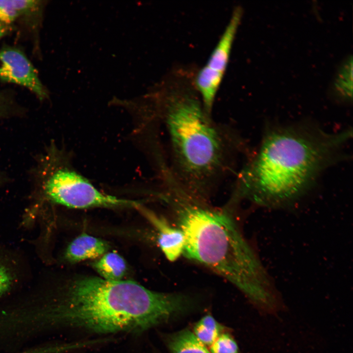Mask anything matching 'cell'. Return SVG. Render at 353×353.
<instances>
[{"label":"cell","instance_id":"6da1fadb","mask_svg":"<svg viewBox=\"0 0 353 353\" xmlns=\"http://www.w3.org/2000/svg\"><path fill=\"white\" fill-rule=\"evenodd\" d=\"M187 297L151 290L131 280L85 277L74 281L58 302L36 310L40 327L98 334L141 333L188 309Z\"/></svg>","mask_w":353,"mask_h":353},{"label":"cell","instance_id":"7a4b0ae2","mask_svg":"<svg viewBox=\"0 0 353 353\" xmlns=\"http://www.w3.org/2000/svg\"><path fill=\"white\" fill-rule=\"evenodd\" d=\"M351 134L349 130L329 133L305 126L271 127L239 173L234 197L266 205L297 198L335 161Z\"/></svg>","mask_w":353,"mask_h":353},{"label":"cell","instance_id":"3957f363","mask_svg":"<svg viewBox=\"0 0 353 353\" xmlns=\"http://www.w3.org/2000/svg\"><path fill=\"white\" fill-rule=\"evenodd\" d=\"M211 118L202 102L187 94L168 97L161 116L169 143L166 170L181 189L207 200L232 172L243 149L234 133Z\"/></svg>","mask_w":353,"mask_h":353},{"label":"cell","instance_id":"277c9868","mask_svg":"<svg viewBox=\"0 0 353 353\" xmlns=\"http://www.w3.org/2000/svg\"><path fill=\"white\" fill-rule=\"evenodd\" d=\"M165 188L160 198L184 234L183 255L226 278L255 302L261 289L254 278L253 259L229 211L175 183Z\"/></svg>","mask_w":353,"mask_h":353},{"label":"cell","instance_id":"5b68a950","mask_svg":"<svg viewBox=\"0 0 353 353\" xmlns=\"http://www.w3.org/2000/svg\"><path fill=\"white\" fill-rule=\"evenodd\" d=\"M44 184V192L50 200L69 207H137L140 205L137 202L118 198L100 191L69 166L56 167Z\"/></svg>","mask_w":353,"mask_h":353},{"label":"cell","instance_id":"8992f818","mask_svg":"<svg viewBox=\"0 0 353 353\" xmlns=\"http://www.w3.org/2000/svg\"><path fill=\"white\" fill-rule=\"evenodd\" d=\"M0 79L27 88L40 99L47 96L35 68L20 50L6 47L0 50Z\"/></svg>","mask_w":353,"mask_h":353},{"label":"cell","instance_id":"52a82bcc","mask_svg":"<svg viewBox=\"0 0 353 353\" xmlns=\"http://www.w3.org/2000/svg\"><path fill=\"white\" fill-rule=\"evenodd\" d=\"M138 208L156 229L158 244L166 258L170 261H175L183 255L185 238L181 229L170 224L163 216L140 205Z\"/></svg>","mask_w":353,"mask_h":353},{"label":"cell","instance_id":"ba28073f","mask_svg":"<svg viewBox=\"0 0 353 353\" xmlns=\"http://www.w3.org/2000/svg\"><path fill=\"white\" fill-rule=\"evenodd\" d=\"M241 11L236 8L227 26L213 50L206 64L211 70L224 75L228 62L231 48L240 21Z\"/></svg>","mask_w":353,"mask_h":353},{"label":"cell","instance_id":"9c48e42d","mask_svg":"<svg viewBox=\"0 0 353 353\" xmlns=\"http://www.w3.org/2000/svg\"><path fill=\"white\" fill-rule=\"evenodd\" d=\"M108 249L107 244L103 240L83 233L70 244L65 256L69 261L76 262L101 256Z\"/></svg>","mask_w":353,"mask_h":353},{"label":"cell","instance_id":"30bf717a","mask_svg":"<svg viewBox=\"0 0 353 353\" xmlns=\"http://www.w3.org/2000/svg\"><path fill=\"white\" fill-rule=\"evenodd\" d=\"M224 75L204 65L196 76L195 83L202 98V103L210 115Z\"/></svg>","mask_w":353,"mask_h":353},{"label":"cell","instance_id":"8fae6325","mask_svg":"<svg viewBox=\"0 0 353 353\" xmlns=\"http://www.w3.org/2000/svg\"><path fill=\"white\" fill-rule=\"evenodd\" d=\"M164 340L170 353H211L187 329L166 335Z\"/></svg>","mask_w":353,"mask_h":353},{"label":"cell","instance_id":"7c38bea8","mask_svg":"<svg viewBox=\"0 0 353 353\" xmlns=\"http://www.w3.org/2000/svg\"><path fill=\"white\" fill-rule=\"evenodd\" d=\"M93 266L101 278L108 280H122L126 271L125 260L115 252L105 253Z\"/></svg>","mask_w":353,"mask_h":353},{"label":"cell","instance_id":"4fadbf2b","mask_svg":"<svg viewBox=\"0 0 353 353\" xmlns=\"http://www.w3.org/2000/svg\"><path fill=\"white\" fill-rule=\"evenodd\" d=\"M223 328L212 316L206 315L196 323L193 332L203 345L210 347L222 333Z\"/></svg>","mask_w":353,"mask_h":353},{"label":"cell","instance_id":"5bb4252c","mask_svg":"<svg viewBox=\"0 0 353 353\" xmlns=\"http://www.w3.org/2000/svg\"><path fill=\"white\" fill-rule=\"evenodd\" d=\"M209 348L211 353H239L236 342L227 333H222Z\"/></svg>","mask_w":353,"mask_h":353},{"label":"cell","instance_id":"9a60e30c","mask_svg":"<svg viewBox=\"0 0 353 353\" xmlns=\"http://www.w3.org/2000/svg\"><path fill=\"white\" fill-rule=\"evenodd\" d=\"M19 17L29 16L37 12L41 6V1L33 0H10Z\"/></svg>","mask_w":353,"mask_h":353},{"label":"cell","instance_id":"2e32d148","mask_svg":"<svg viewBox=\"0 0 353 353\" xmlns=\"http://www.w3.org/2000/svg\"><path fill=\"white\" fill-rule=\"evenodd\" d=\"M81 347L79 342L51 345L36 348L24 352L22 353H62L66 351Z\"/></svg>","mask_w":353,"mask_h":353},{"label":"cell","instance_id":"e0dca14e","mask_svg":"<svg viewBox=\"0 0 353 353\" xmlns=\"http://www.w3.org/2000/svg\"><path fill=\"white\" fill-rule=\"evenodd\" d=\"M19 17L18 13L9 0H0V23L7 25Z\"/></svg>","mask_w":353,"mask_h":353},{"label":"cell","instance_id":"ac0fdd59","mask_svg":"<svg viewBox=\"0 0 353 353\" xmlns=\"http://www.w3.org/2000/svg\"><path fill=\"white\" fill-rule=\"evenodd\" d=\"M12 278L7 270L0 264V296L4 294L10 288Z\"/></svg>","mask_w":353,"mask_h":353},{"label":"cell","instance_id":"d6986e66","mask_svg":"<svg viewBox=\"0 0 353 353\" xmlns=\"http://www.w3.org/2000/svg\"><path fill=\"white\" fill-rule=\"evenodd\" d=\"M12 101L9 97L0 92V117L8 114L12 109Z\"/></svg>","mask_w":353,"mask_h":353},{"label":"cell","instance_id":"ffe728a7","mask_svg":"<svg viewBox=\"0 0 353 353\" xmlns=\"http://www.w3.org/2000/svg\"><path fill=\"white\" fill-rule=\"evenodd\" d=\"M2 180V179L1 178V176H0V183H1Z\"/></svg>","mask_w":353,"mask_h":353}]
</instances>
